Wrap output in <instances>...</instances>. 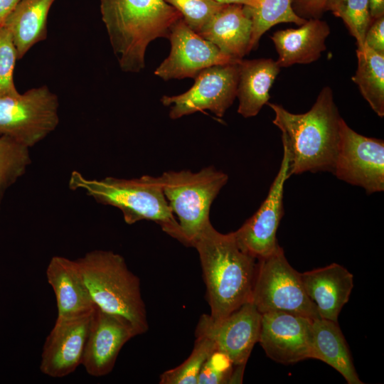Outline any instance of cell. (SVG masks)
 Returning <instances> with one entry per match:
<instances>
[{"label": "cell", "instance_id": "19", "mask_svg": "<svg viewBox=\"0 0 384 384\" xmlns=\"http://www.w3.org/2000/svg\"><path fill=\"white\" fill-rule=\"evenodd\" d=\"M46 274L55 295L58 317L80 315L96 308L76 260L53 256Z\"/></svg>", "mask_w": 384, "mask_h": 384}, {"label": "cell", "instance_id": "17", "mask_svg": "<svg viewBox=\"0 0 384 384\" xmlns=\"http://www.w3.org/2000/svg\"><path fill=\"white\" fill-rule=\"evenodd\" d=\"M305 292L319 317L338 322L353 288V275L337 263L301 273Z\"/></svg>", "mask_w": 384, "mask_h": 384}, {"label": "cell", "instance_id": "21", "mask_svg": "<svg viewBox=\"0 0 384 384\" xmlns=\"http://www.w3.org/2000/svg\"><path fill=\"white\" fill-rule=\"evenodd\" d=\"M279 70L280 67L271 58L240 61L236 94L240 114L245 118L255 117L267 104L270 90Z\"/></svg>", "mask_w": 384, "mask_h": 384}, {"label": "cell", "instance_id": "1", "mask_svg": "<svg viewBox=\"0 0 384 384\" xmlns=\"http://www.w3.org/2000/svg\"><path fill=\"white\" fill-rule=\"evenodd\" d=\"M274 112L272 121L282 132L289 155V172L333 173L340 142L342 117L334 101L332 90L322 88L315 103L305 113L289 112L282 105L269 103Z\"/></svg>", "mask_w": 384, "mask_h": 384}, {"label": "cell", "instance_id": "31", "mask_svg": "<svg viewBox=\"0 0 384 384\" xmlns=\"http://www.w3.org/2000/svg\"><path fill=\"white\" fill-rule=\"evenodd\" d=\"M233 364L223 353L215 349L203 364L197 384L230 383Z\"/></svg>", "mask_w": 384, "mask_h": 384}, {"label": "cell", "instance_id": "23", "mask_svg": "<svg viewBox=\"0 0 384 384\" xmlns=\"http://www.w3.org/2000/svg\"><path fill=\"white\" fill-rule=\"evenodd\" d=\"M55 0H21L6 18L18 60L37 43L47 38V18Z\"/></svg>", "mask_w": 384, "mask_h": 384}, {"label": "cell", "instance_id": "18", "mask_svg": "<svg viewBox=\"0 0 384 384\" xmlns=\"http://www.w3.org/2000/svg\"><path fill=\"white\" fill-rule=\"evenodd\" d=\"M252 21L245 6L224 4L198 33L236 59L249 53Z\"/></svg>", "mask_w": 384, "mask_h": 384}, {"label": "cell", "instance_id": "13", "mask_svg": "<svg viewBox=\"0 0 384 384\" xmlns=\"http://www.w3.org/2000/svg\"><path fill=\"white\" fill-rule=\"evenodd\" d=\"M262 314L252 302L242 304L220 321L203 314L196 334L204 335L215 344L233 366H245L255 344L258 342Z\"/></svg>", "mask_w": 384, "mask_h": 384}, {"label": "cell", "instance_id": "32", "mask_svg": "<svg viewBox=\"0 0 384 384\" xmlns=\"http://www.w3.org/2000/svg\"><path fill=\"white\" fill-rule=\"evenodd\" d=\"M365 44L384 54V16L372 21L366 33Z\"/></svg>", "mask_w": 384, "mask_h": 384}, {"label": "cell", "instance_id": "10", "mask_svg": "<svg viewBox=\"0 0 384 384\" xmlns=\"http://www.w3.org/2000/svg\"><path fill=\"white\" fill-rule=\"evenodd\" d=\"M333 174L368 194L384 191V142L361 135L342 119Z\"/></svg>", "mask_w": 384, "mask_h": 384}, {"label": "cell", "instance_id": "37", "mask_svg": "<svg viewBox=\"0 0 384 384\" xmlns=\"http://www.w3.org/2000/svg\"><path fill=\"white\" fill-rule=\"evenodd\" d=\"M342 0H326L324 11H332Z\"/></svg>", "mask_w": 384, "mask_h": 384}, {"label": "cell", "instance_id": "8", "mask_svg": "<svg viewBox=\"0 0 384 384\" xmlns=\"http://www.w3.org/2000/svg\"><path fill=\"white\" fill-rule=\"evenodd\" d=\"M58 107L57 95L46 85L0 97V136L32 147L58 125Z\"/></svg>", "mask_w": 384, "mask_h": 384}, {"label": "cell", "instance_id": "5", "mask_svg": "<svg viewBox=\"0 0 384 384\" xmlns=\"http://www.w3.org/2000/svg\"><path fill=\"white\" fill-rule=\"evenodd\" d=\"M95 305L127 320L137 336L148 331L139 278L124 257L111 250H95L76 260Z\"/></svg>", "mask_w": 384, "mask_h": 384}, {"label": "cell", "instance_id": "26", "mask_svg": "<svg viewBox=\"0 0 384 384\" xmlns=\"http://www.w3.org/2000/svg\"><path fill=\"white\" fill-rule=\"evenodd\" d=\"M29 148L6 135L0 136V202L5 191L26 171Z\"/></svg>", "mask_w": 384, "mask_h": 384}, {"label": "cell", "instance_id": "30", "mask_svg": "<svg viewBox=\"0 0 384 384\" xmlns=\"http://www.w3.org/2000/svg\"><path fill=\"white\" fill-rule=\"evenodd\" d=\"M17 52L10 31L0 26V97L19 94L14 81V71Z\"/></svg>", "mask_w": 384, "mask_h": 384}, {"label": "cell", "instance_id": "34", "mask_svg": "<svg viewBox=\"0 0 384 384\" xmlns=\"http://www.w3.org/2000/svg\"><path fill=\"white\" fill-rule=\"evenodd\" d=\"M21 0H0V26Z\"/></svg>", "mask_w": 384, "mask_h": 384}, {"label": "cell", "instance_id": "4", "mask_svg": "<svg viewBox=\"0 0 384 384\" xmlns=\"http://www.w3.org/2000/svg\"><path fill=\"white\" fill-rule=\"evenodd\" d=\"M68 186L83 190L97 203L118 208L128 225L146 220L160 225L162 230L182 242L179 224L163 191L159 176L144 175L137 178L88 179L73 171Z\"/></svg>", "mask_w": 384, "mask_h": 384}, {"label": "cell", "instance_id": "20", "mask_svg": "<svg viewBox=\"0 0 384 384\" xmlns=\"http://www.w3.org/2000/svg\"><path fill=\"white\" fill-rule=\"evenodd\" d=\"M330 33L328 23L311 18L297 28L279 30L271 36L278 58L277 65L289 67L294 64H308L317 60L326 48V40Z\"/></svg>", "mask_w": 384, "mask_h": 384}, {"label": "cell", "instance_id": "2", "mask_svg": "<svg viewBox=\"0 0 384 384\" xmlns=\"http://www.w3.org/2000/svg\"><path fill=\"white\" fill-rule=\"evenodd\" d=\"M191 247L199 255L213 320L251 302L257 260L240 247L233 232L221 233L209 223Z\"/></svg>", "mask_w": 384, "mask_h": 384}, {"label": "cell", "instance_id": "11", "mask_svg": "<svg viewBox=\"0 0 384 384\" xmlns=\"http://www.w3.org/2000/svg\"><path fill=\"white\" fill-rule=\"evenodd\" d=\"M169 56L157 67L154 75L164 80L195 78L203 69L239 62L223 53L216 46L193 31L183 18L171 28Z\"/></svg>", "mask_w": 384, "mask_h": 384}, {"label": "cell", "instance_id": "29", "mask_svg": "<svg viewBox=\"0 0 384 384\" xmlns=\"http://www.w3.org/2000/svg\"><path fill=\"white\" fill-rule=\"evenodd\" d=\"M181 14L186 23L197 33L224 4L212 0H164Z\"/></svg>", "mask_w": 384, "mask_h": 384}, {"label": "cell", "instance_id": "7", "mask_svg": "<svg viewBox=\"0 0 384 384\" xmlns=\"http://www.w3.org/2000/svg\"><path fill=\"white\" fill-rule=\"evenodd\" d=\"M251 302L261 314L284 311L312 320L320 318L305 292L301 273L290 265L281 247L257 260Z\"/></svg>", "mask_w": 384, "mask_h": 384}, {"label": "cell", "instance_id": "15", "mask_svg": "<svg viewBox=\"0 0 384 384\" xmlns=\"http://www.w3.org/2000/svg\"><path fill=\"white\" fill-rule=\"evenodd\" d=\"M95 309L80 315L57 316L43 346L40 363L42 373L50 378H63L81 365Z\"/></svg>", "mask_w": 384, "mask_h": 384}, {"label": "cell", "instance_id": "25", "mask_svg": "<svg viewBox=\"0 0 384 384\" xmlns=\"http://www.w3.org/2000/svg\"><path fill=\"white\" fill-rule=\"evenodd\" d=\"M252 21L249 53L257 48L262 36L279 23H294L301 26L306 19L297 15L292 0H260L256 8L246 6Z\"/></svg>", "mask_w": 384, "mask_h": 384}, {"label": "cell", "instance_id": "27", "mask_svg": "<svg viewBox=\"0 0 384 384\" xmlns=\"http://www.w3.org/2000/svg\"><path fill=\"white\" fill-rule=\"evenodd\" d=\"M193 348L189 356L177 367L164 371L159 378L161 384H197L199 373L210 354L216 349L208 337L196 334Z\"/></svg>", "mask_w": 384, "mask_h": 384}, {"label": "cell", "instance_id": "33", "mask_svg": "<svg viewBox=\"0 0 384 384\" xmlns=\"http://www.w3.org/2000/svg\"><path fill=\"white\" fill-rule=\"evenodd\" d=\"M292 1L294 11L299 16L319 18L324 11L326 0H292Z\"/></svg>", "mask_w": 384, "mask_h": 384}, {"label": "cell", "instance_id": "35", "mask_svg": "<svg viewBox=\"0 0 384 384\" xmlns=\"http://www.w3.org/2000/svg\"><path fill=\"white\" fill-rule=\"evenodd\" d=\"M368 4L373 20L384 16V0H368Z\"/></svg>", "mask_w": 384, "mask_h": 384}, {"label": "cell", "instance_id": "12", "mask_svg": "<svg viewBox=\"0 0 384 384\" xmlns=\"http://www.w3.org/2000/svg\"><path fill=\"white\" fill-rule=\"evenodd\" d=\"M289 169V155L283 147L280 167L266 198L258 210L233 232L240 247L257 260L267 257L280 247L276 234L284 215V187L290 176Z\"/></svg>", "mask_w": 384, "mask_h": 384}, {"label": "cell", "instance_id": "9", "mask_svg": "<svg viewBox=\"0 0 384 384\" xmlns=\"http://www.w3.org/2000/svg\"><path fill=\"white\" fill-rule=\"evenodd\" d=\"M240 61L205 68L186 92L164 95L161 102L170 107L169 117L176 119L206 110L223 117L236 98Z\"/></svg>", "mask_w": 384, "mask_h": 384}, {"label": "cell", "instance_id": "6", "mask_svg": "<svg viewBox=\"0 0 384 384\" xmlns=\"http://www.w3.org/2000/svg\"><path fill=\"white\" fill-rule=\"evenodd\" d=\"M159 178L170 208L178 218L181 243L191 247L196 236L210 223V206L228 176L208 166L198 172L168 171Z\"/></svg>", "mask_w": 384, "mask_h": 384}, {"label": "cell", "instance_id": "24", "mask_svg": "<svg viewBox=\"0 0 384 384\" xmlns=\"http://www.w3.org/2000/svg\"><path fill=\"white\" fill-rule=\"evenodd\" d=\"M358 66L352 80L362 96L380 117L384 116V54L364 43L357 47Z\"/></svg>", "mask_w": 384, "mask_h": 384}, {"label": "cell", "instance_id": "14", "mask_svg": "<svg viewBox=\"0 0 384 384\" xmlns=\"http://www.w3.org/2000/svg\"><path fill=\"white\" fill-rule=\"evenodd\" d=\"M312 322L284 311L262 314L258 342L277 363L287 365L312 358Z\"/></svg>", "mask_w": 384, "mask_h": 384}, {"label": "cell", "instance_id": "16", "mask_svg": "<svg viewBox=\"0 0 384 384\" xmlns=\"http://www.w3.org/2000/svg\"><path fill=\"white\" fill-rule=\"evenodd\" d=\"M136 336L134 329L127 320L96 307L81 365L91 376L109 374L124 345Z\"/></svg>", "mask_w": 384, "mask_h": 384}, {"label": "cell", "instance_id": "36", "mask_svg": "<svg viewBox=\"0 0 384 384\" xmlns=\"http://www.w3.org/2000/svg\"><path fill=\"white\" fill-rule=\"evenodd\" d=\"M222 4H240L250 8H256L260 0H212Z\"/></svg>", "mask_w": 384, "mask_h": 384}, {"label": "cell", "instance_id": "3", "mask_svg": "<svg viewBox=\"0 0 384 384\" xmlns=\"http://www.w3.org/2000/svg\"><path fill=\"white\" fill-rule=\"evenodd\" d=\"M102 21L122 71L139 73L145 66L149 44L168 38L183 18L164 0H100Z\"/></svg>", "mask_w": 384, "mask_h": 384}, {"label": "cell", "instance_id": "28", "mask_svg": "<svg viewBox=\"0 0 384 384\" xmlns=\"http://www.w3.org/2000/svg\"><path fill=\"white\" fill-rule=\"evenodd\" d=\"M331 11L343 21L358 47L364 45L366 31L373 21L368 0H342Z\"/></svg>", "mask_w": 384, "mask_h": 384}, {"label": "cell", "instance_id": "22", "mask_svg": "<svg viewBox=\"0 0 384 384\" xmlns=\"http://www.w3.org/2000/svg\"><path fill=\"white\" fill-rule=\"evenodd\" d=\"M312 358L336 370L348 384H363L338 322L319 318L312 322Z\"/></svg>", "mask_w": 384, "mask_h": 384}]
</instances>
